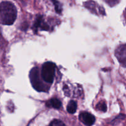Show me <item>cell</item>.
<instances>
[{
    "label": "cell",
    "mask_w": 126,
    "mask_h": 126,
    "mask_svg": "<svg viewBox=\"0 0 126 126\" xmlns=\"http://www.w3.org/2000/svg\"><path fill=\"white\" fill-rule=\"evenodd\" d=\"M33 28L35 30V33H36L37 30L38 28H39L41 30L44 31H49L50 29L49 25L44 22V20H43V16L41 15H39V16H37L34 22Z\"/></svg>",
    "instance_id": "6"
},
{
    "label": "cell",
    "mask_w": 126,
    "mask_h": 126,
    "mask_svg": "<svg viewBox=\"0 0 126 126\" xmlns=\"http://www.w3.org/2000/svg\"><path fill=\"white\" fill-rule=\"evenodd\" d=\"M96 108H97V110L101 111L102 112L107 111V107L105 102V101H101V102H98L97 105H96Z\"/></svg>",
    "instance_id": "10"
},
{
    "label": "cell",
    "mask_w": 126,
    "mask_h": 126,
    "mask_svg": "<svg viewBox=\"0 0 126 126\" xmlns=\"http://www.w3.org/2000/svg\"><path fill=\"white\" fill-rule=\"evenodd\" d=\"M52 1L54 6H55V9L57 13L61 14L62 12V5L60 3V2H59L57 0H52Z\"/></svg>",
    "instance_id": "11"
},
{
    "label": "cell",
    "mask_w": 126,
    "mask_h": 126,
    "mask_svg": "<svg viewBox=\"0 0 126 126\" xmlns=\"http://www.w3.org/2000/svg\"><path fill=\"white\" fill-rule=\"evenodd\" d=\"M117 59L123 66L126 68V44H123L118 47L115 52Z\"/></svg>",
    "instance_id": "4"
},
{
    "label": "cell",
    "mask_w": 126,
    "mask_h": 126,
    "mask_svg": "<svg viewBox=\"0 0 126 126\" xmlns=\"http://www.w3.org/2000/svg\"><path fill=\"white\" fill-rule=\"evenodd\" d=\"M30 79L33 88L38 92H47L49 88L42 82L39 78V69L37 67H34L30 72Z\"/></svg>",
    "instance_id": "3"
},
{
    "label": "cell",
    "mask_w": 126,
    "mask_h": 126,
    "mask_svg": "<svg viewBox=\"0 0 126 126\" xmlns=\"http://www.w3.org/2000/svg\"><path fill=\"white\" fill-rule=\"evenodd\" d=\"M56 65L52 62L44 63L41 68V76L42 79L47 83L52 84L54 81L55 74Z\"/></svg>",
    "instance_id": "2"
},
{
    "label": "cell",
    "mask_w": 126,
    "mask_h": 126,
    "mask_svg": "<svg viewBox=\"0 0 126 126\" xmlns=\"http://www.w3.org/2000/svg\"><path fill=\"white\" fill-rule=\"evenodd\" d=\"M78 105L75 100H70L66 107V110L70 114H74L77 110Z\"/></svg>",
    "instance_id": "9"
},
{
    "label": "cell",
    "mask_w": 126,
    "mask_h": 126,
    "mask_svg": "<svg viewBox=\"0 0 126 126\" xmlns=\"http://www.w3.org/2000/svg\"><path fill=\"white\" fill-rule=\"evenodd\" d=\"M84 6L93 14H97L98 12L97 11V7H98V6H97L95 2L94 1H89L85 2Z\"/></svg>",
    "instance_id": "8"
},
{
    "label": "cell",
    "mask_w": 126,
    "mask_h": 126,
    "mask_svg": "<svg viewBox=\"0 0 126 126\" xmlns=\"http://www.w3.org/2000/svg\"><path fill=\"white\" fill-rule=\"evenodd\" d=\"M0 14L1 23L2 25H11L13 24L17 18V9L11 2L2 1L1 3Z\"/></svg>",
    "instance_id": "1"
},
{
    "label": "cell",
    "mask_w": 126,
    "mask_h": 126,
    "mask_svg": "<svg viewBox=\"0 0 126 126\" xmlns=\"http://www.w3.org/2000/svg\"><path fill=\"white\" fill-rule=\"evenodd\" d=\"M49 108H53L55 109H59L62 107V102L60 100L56 98H53L48 100L46 103Z\"/></svg>",
    "instance_id": "7"
},
{
    "label": "cell",
    "mask_w": 126,
    "mask_h": 126,
    "mask_svg": "<svg viewBox=\"0 0 126 126\" xmlns=\"http://www.w3.org/2000/svg\"><path fill=\"white\" fill-rule=\"evenodd\" d=\"M103 1H104L107 4L110 6L111 7L116 6V5L118 4L119 2V0H103Z\"/></svg>",
    "instance_id": "13"
},
{
    "label": "cell",
    "mask_w": 126,
    "mask_h": 126,
    "mask_svg": "<svg viewBox=\"0 0 126 126\" xmlns=\"http://www.w3.org/2000/svg\"><path fill=\"white\" fill-rule=\"evenodd\" d=\"M125 118H126L125 114H119V115L117 116L116 117L115 119H113V120L112 121V124L114 125V124H115V123H116V122H117L118 121L123 120V119H124Z\"/></svg>",
    "instance_id": "14"
},
{
    "label": "cell",
    "mask_w": 126,
    "mask_h": 126,
    "mask_svg": "<svg viewBox=\"0 0 126 126\" xmlns=\"http://www.w3.org/2000/svg\"><path fill=\"white\" fill-rule=\"evenodd\" d=\"M50 126H65V124L63 123L60 119H54L50 122L49 124Z\"/></svg>",
    "instance_id": "12"
},
{
    "label": "cell",
    "mask_w": 126,
    "mask_h": 126,
    "mask_svg": "<svg viewBox=\"0 0 126 126\" xmlns=\"http://www.w3.org/2000/svg\"><path fill=\"white\" fill-rule=\"evenodd\" d=\"M79 119L86 126H92L95 122V118L94 115L88 112H82L79 114Z\"/></svg>",
    "instance_id": "5"
}]
</instances>
